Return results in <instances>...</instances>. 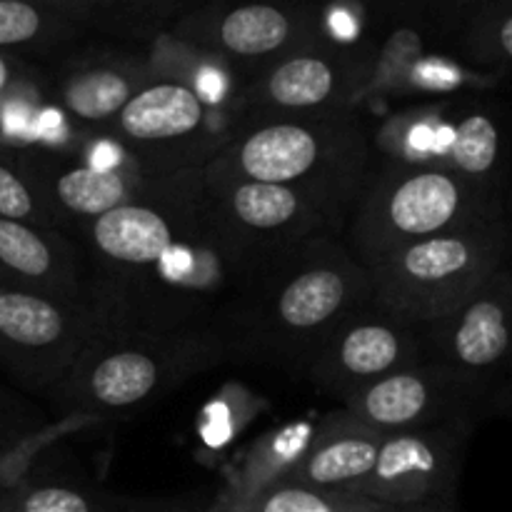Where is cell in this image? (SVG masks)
<instances>
[{
	"label": "cell",
	"mask_w": 512,
	"mask_h": 512,
	"mask_svg": "<svg viewBox=\"0 0 512 512\" xmlns=\"http://www.w3.org/2000/svg\"><path fill=\"white\" fill-rule=\"evenodd\" d=\"M110 330L213 328L260 265L215 220L200 168L75 230Z\"/></svg>",
	"instance_id": "1"
},
{
	"label": "cell",
	"mask_w": 512,
	"mask_h": 512,
	"mask_svg": "<svg viewBox=\"0 0 512 512\" xmlns=\"http://www.w3.org/2000/svg\"><path fill=\"white\" fill-rule=\"evenodd\" d=\"M370 305L368 268L340 235L310 238L265 265L215 318L230 358H250L303 375L325 335Z\"/></svg>",
	"instance_id": "2"
},
{
	"label": "cell",
	"mask_w": 512,
	"mask_h": 512,
	"mask_svg": "<svg viewBox=\"0 0 512 512\" xmlns=\"http://www.w3.org/2000/svg\"><path fill=\"white\" fill-rule=\"evenodd\" d=\"M213 160L243 178L295 190L343 235L380 153L368 118L345 108L243 118Z\"/></svg>",
	"instance_id": "3"
},
{
	"label": "cell",
	"mask_w": 512,
	"mask_h": 512,
	"mask_svg": "<svg viewBox=\"0 0 512 512\" xmlns=\"http://www.w3.org/2000/svg\"><path fill=\"white\" fill-rule=\"evenodd\" d=\"M230 360L213 328H125L100 333L45 395L58 420L128 418Z\"/></svg>",
	"instance_id": "4"
},
{
	"label": "cell",
	"mask_w": 512,
	"mask_h": 512,
	"mask_svg": "<svg viewBox=\"0 0 512 512\" xmlns=\"http://www.w3.org/2000/svg\"><path fill=\"white\" fill-rule=\"evenodd\" d=\"M510 218V195L438 165L380 158L343 230L348 253L373 268L395 250L450 230Z\"/></svg>",
	"instance_id": "5"
},
{
	"label": "cell",
	"mask_w": 512,
	"mask_h": 512,
	"mask_svg": "<svg viewBox=\"0 0 512 512\" xmlns=\"http://www.w3.org/2000/svg\"><path fill=\"white\" fill-rule=\"evenodd\" d=\"M510 258V218L418 240L368 268L370 303L423 328L473 295Z\"/></svg>",
	"instance_id": "6"
},
{
	"label": "cell",
	"mask_w": 512,
	"mask_h": 512,
	"mask_svg": "<svg viewBox=\"0 0 512 512\" xmlns=\"http://www.w3.org/2000/svg\"><path fill=\"white\" fill-rule=\"evenodd\" d=\"M238 125V115L208 103L188 80L155 73L95 138L108 140L150 180H158L203 168Z\"/></svg>",
	"instance_id": "7"
},
{
	"label": "cell",
	"mask_w": 512,
	"mask_h": 512,
	"mask_svg": "<svg viewBox=\"0 0 512 512\" xmlns=\"http://www.w3.org/2000/svg\"><path fill=\"white\" fill-rule=\"evenodd\" d=\"M512 268L500 265L473 295L423 325L425 360L480 395L490 413L508 403L512 360Z\"/></svg>",
	"instance_id": "8"
},
{
	"label": "cell",
	"mask_w": 512,
	"mask_h": 512,
	"mask_svg": "<svg viewBox=\"0 0 512 512\" xmlns=\"http://www.w3.org/2000/svg\"><path fill=\"white\" fill-rule=\"evenodd\" d=\"M108 330L93 305L0 285V368L28 393L45 398L90 340Z\"/></svg>",
	"instance_id": "9"
},
{
	"label": "cell",
	"mask_w": 512,
	"mask_h": 512,
	"mask_svg": "<svg viewBox=\"0 0 512 512\" xmlns=\"http://www.w3.org/2000/svg\"><path fill=\"white\" fill-rule=\"evenodd\" d=\"M15 153L55 228L68 235L108 210L133 203L153 183L115 145H110L108 158L93 155L88 138L73 140V145H25Z\"/></svg>",
	"instance_id": "10"
},
{
	"label": "cell",
	"mask_w": 512,
	"mask_h": 512,
	"mask_svg": "<svg viewBox=\"0 0 512 512\" xmlns=\"http://www.w3.org/2000/svg\"><path fill=\"white\" fill-rule=\"evenodd\" d=\"M200 178L223 233L260 268L305 240L340 235L308 198L283 185L243 178L215 160L200 168Z\"/></svg>",
	"instance_id": "11"
},
{
	"label": "cell",
	"mask_w": 512,
	"mask_h": 512,
	"mask_svg": "<svg viewBox=\"0 0 512 512\" xmlns=\"http://www.w3.org/2000/svg\"><path fill=\"white\" fill-rule=\"evenodd\" d=\"M423 360V328L403 323L370 303L345 315L325 335L310 355L303 378L343 403L368 383Z\"/></svg>",
	"instance_id": "12"
},
{
	"label": "cell",
	"mask_w": 512,
	"mask_h": 512,
	"mask_svg": "<svg viewBox=\"0 0 512 512\" xmlns=\"http://www.w3.org/2000/svg\"><path fill=\"white\" fill-rule=\"evenodd\" d=\"M475 428L478 425L445 423L383 435L373 470L353 495L383 505L450 503Z\"/></svg>",
	"instance_id": "13"
},
{
	"label": "cell",
	"mask_w": 512,
	"mask_h": 512,
	"mask_svg": "<svg viewBox=\"0 0 512 512\" xmlns=\"http://www.w3.org/2000/svg\"><path fill=\"white\" fill-rule=\"evenodd\" d=\"M375 85V65L320 45L298 50L255 75L243 90V118L358 108Z\"/></svg>",
	"instance_id": "14"
},
{
	"label": "cell",
	"mask_w": 512,
	"mask_h": 512,
	"mask_svg": "<svg viewBox=\"0 0 512 512\" xmlns=\"http://www.w3.org/2000/svg\"><path fill=\"white\" fill-rule=\"evenodd\" d=\"M340 405L380 435L445 423L478 425L493 415L478 393L430 360L368 383Z\"/></svg>",
	"instance_id": "15"
},
{
	"label": "cell",
	"mask_w": 512,
	"mask_h": 512,
	"mask_svg": "<svg viewBox=\"0 0 512 512\" xmlns=\"http://www.w3.org/2000/svg\"><path fill=\"white\" fill-rule=\"evenodd\" d=\"M175 40L218 60L245 85L275 60L318 45L303 15L265 0L233 5L200 28L183 25Z\"/></svg>",
	"instance_id": "16"
},
{
	"label": "cell",
	"mask_w": 512,
	"mask_h": 512,
	"mask_svg": "<svg viewBox=\"0 0 512 512\" xmlns=\"http://www.w3.org/2000/svg\"><path fill=\"white\" fill-rule=\"evenodd\" d=\"M155 78L153 55H80L38 78L40 98L78 135H103L120 110Z\"/></svg>",
	"instance_id": "17"
},
{
	"label": "cell",
	"mask_w": 512,
	"mask_h": 512,
	"mask_svg": "<svg viewBox=\"0 0 512 512\" xmlns=\"http://www.w3.org/2000/svg\"><path fill=\"white\" fill-rule=\"evenodd\" d=\"M428 165L453 170L473 183L510 195L508 115L488 100H445L428 105Z\"/></svg>",
	"instance_id": "18"
},
{
	"label": "cell",
	"mask_w": 512,
	"mask_h": 512,
	"mask_svg": "<svg viewBox=\"0 0 512 512\" xmlns=\"http://www.w3.org/2000/svg\"><path fill=\"white\" fill-rule=\"evenodd\" d=\"M0 285L95 308L88 258L73 235L55 228L0 218Z\"/></svg>",
	"instance_id": "19"
},
{
	"label": "cell",
	"mask_w": 512,
	"mask_h": 512,
	"mask_svg": "<svg viewBox=\"0 0 512 512\" xmlns=\"http://www.w3.org/2000/svg\"><path fill=\"white\" fill-rule=\"evenodd\" d=\"M380 443L383 435L340 408L315 420L303 453L280 483L353 493L373 470Z\"/></svg>",
	"instance_id": "20"
},
{
	"label": "cell",
	"mask_w": 512,
	"mask_h": 512,
	"mask_svg": "<svg viewBox=\"0 0 512 512\" xmlns=\"http://www.w3.org/2000/svg\"><path fill=\"white\" fill-rule=\"evenodd\" d=\"M205 510V508H203ZM190 500L130 498L63 480H33L25 475L0 493V512H203Z\"/></svg>",
	"instance_id": "21"
},
{
	"label": "cell",
	"mask_w": 512,
	"mask_h": 512,
	"mask_svg": "<svg viewBox=\"0 0 512 512\" xmlns=\"http://www.w3.org/2000/svg\"><path fill=\"white\" fill-rule=\"evenodd\" d=\"M380 503L343 490H318L295 483H273L250 495L220 490L203 512H373Z\"/></svg>",
	"instance_id": "22"
},
{
	"label": "cell",
	"mask_w": 512,
	"mask_h": 512,
	"mask_svg": "<svg viewBox=\"0 0 512 512\" xmlns=\"http://www.w3.org/2000/svg\"><path fill=\"white\" fill-rule=\"evenodd\" d=\"M310 430H313V423H293L280 430V433L268 435V440H263L260 448L250 453L243 470L235 478H230L223 490L235 495H250L268 488V485L280 483L285 473L293 468L298 455L303 453Z\"/></svg>",
	"instance_id": "23"
},
{
	"label": "cell",
	"mask_w": 512,
	"mask_h": 512,
	"mask_svg": "<svg viewBox=\"0 0 512 512\" xmlns=\"http://www.w3.org/2000/svg\"><path fill=\"white\" fill-rule=\"evenodd\" d=\"M70 33L63 15L45 13L35 0H0V50H43Z\"/></svg>",
	"instance_id": "24"
},
{
	"label": "cell",
	"mask_w": 512,
	"mask_h": 512,
	"mask_svg": "<svg viewBox=\"0 0 512 512\" xmlns=\"http://www.w3.org/2000/svg\"><path fill=\"white\" fill-rule=\"evenodd\" d=\"M0 218L40 225V228H55L38 190L25 175L15 148L3 143H0Z\"/></svg>",
	"instance_id": "25"
},
{
	"label": "cell",
	"mask_w": 512,
	"mask_h": 512,
	"mask_svg": "<svg viewBox=\"0 0 512 512\" xmlns=\"http://www.w3.org/2000/svg\"><path fill=\"white\" fill-rule=\"evenodd\" d=\"M468 55L480 68H508L512 58V18L508 8L500 13L485 10L483 15L473 18Z\"/></svg>",
	"instance_id": "26"
},
{
	"label": "cell",
	"mask_w": 512,
	"mask_h": 512,
	"mask_svg": "<svg viewBox=\"0 0 512 512\" xmlns=\"http://www.w3.org/2000/svg\"><path fill=\"white\" fill-rule=\"evenodd\" d=\"M53 423L38 420L30 410H15L10 405H0V460L13 455L25 443L48 430Z\"/></svg>",
	"instance_id": "27"
},
{
	"label": "cell",
	"mask_w": 512,
	"mask_h": 512,
	"mask_svg": "<svg viewBox=\"0 0 512 512\" xmlns=\"http://www.w3.org/2000/svg\"><path fill=\"white\" fill-rule=\"evenodd\" d=\"M35 80L38 78H33V75L25 73V68L13 58V55L0 50V100L8 98V95H13L15 90L25 88V85L35 83Z\"/></svg>",
	"instance_id": "28"
},
{
	"label": "cell",
	"mask_w": 512,
	"mask_h": 512,
	"mask_svg": "<svg viewBox=\"0 0 512 512\" xmlns=\"http://www.w3.org/2000/svg\"><path fill=\"white\" fill-rule=\"evenodd\" d=\"M373 512H458L455 500L450 503H420V505H383Z\"/></svg>",
	"instance_id": "29"
},
{
	"label": "cell",
	"mask_w": 512,
	"mask_h": 512,
	"mask_svg": "<svg viewBox=\"0 0 512 512\" xmlns=\"http://www.w3.org/2000/svg\"><path fill=\"white\" fill-rule=\"evenodd\" d=\"M115 3H123V0H58V5L63 8H110Z\"/></svg>",
	"instance_id": "30"
}]
</instances>
